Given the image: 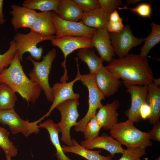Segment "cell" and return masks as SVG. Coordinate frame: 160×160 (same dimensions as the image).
I'll return each instance as SVG.
<instances>
[{
    "label": "cell",
    "instance_id": "cell-1",
    "mask_svg": "<svg viewBox=\"0 0 160 160\" xmlns=\"http://www.w3.org/2000/svg\"><path fill=\"white\" fill-rule=\"evenodd\" d=\"M105 67L123 80L126 87L147 85L153 82V74L147 57L129 54L122 58H113Z\"/></svg>",
    "mask_w": 160,
    "mask_h": 160
},
{
    "label": "cell",
    "instance_id": "cell-2",
    "mask_svg": "<svg viewBox=\"0 0 160 160\" xmlns=\"http://www.w3.org/2000/svg\"><path fill=\"white\" fill-rule=\"evenodd\" d=\"M0 83L8 85L28 104L36 101L42 90L26 76L17 51L9 67L0 74Z\"/></svg>",
    "mask_w": 160,
    "mask_h": 160
},
{
    "label": "cell",
    "instance_id": "cell-3",
    "mask_svg": "<svg viewBox=\"0 0 160 160\" xmlns=\"http://www.w3.org/2000/svg\"><path fill=\"white\" fill-rule=\"evenodd\" d=\"M110 133L111 137L127 148H145L152 145L148 132L137 128L133 122L128 119L117 123L110 130Z\"/></svg>",
    "mask_w": 160,
    "mask_h": 160
},
{
    "label": "cell",
    "instance_id": "cell-4",
    "mask_svg": "<svg viewBox=\"0 0 160 160\" xmlns=\"http://www.w3.org/2000/svg\"><path fill=\"white\" fill-rule=\"evenodd\" d=\"M57 55L56 50L53 48L42 57V60L40 62L34 60L30 55L27 58L33 65L28 74L30 79L40 86L43 91L47 100L52 103L53 102V98L52 87L49 83V77L52 63Z\"/></svg>",
    "mask_w": 160,
    "mask_h": 160
},
{
    "label": "cell",
    "instance_id": "cell-5",
    "mask_svg": "<svg viewBox=\"0 0 160 160\" xmlns=\"http://www.w3.org/2000/svg\"><path fill=\"white\" fill-rule=\"evenodd\" d=\"M55 38L54 35H43L31 31L26 34L16 33L13 40L15 43V48L20 61H23V55L26 52L30 53L31 58L37 61L42 58L43 51V47H38L37 44L43 41H51Z\"/></svg>",
    "mask_w": 160,
    "mask_h": 160
},
{
    "label": "cell",
    "instance_id": "cell-6",
    "mask_svg": "<svg viewBox=\"0 0 160 160\" xmlns=\"http://www.w3.org/2000/svg\"><path fill=\"white\" fill-rule=\"evenodd\" d=\"M79 99L66 100L59 104L55 108L60 111L61 115L60 121L57 124L61 133L60 140L68 146L73 145L70 130L72 127L76 125L77 120L79 116L78 110L79 104Z\"/></svg>",
    "mask_w": 160,
    "mask_h": 160
},
{
    "label": "cell",
    "instance_id": "cell-7",
    "mask_svg": "<svg viewBox=\"0 0 160 160\" xmlns=\"http://www.w3.org/2000/svg\"><path fill=\"white\" fill-rule=\"evenodd\" d=\"M80 81L87 87L89 93L87 111L85 116L77 122L74 128L76 132H83L88 122L96 115L97 109L103 105L101 101L105 99V97L97 87L93 75L90 74L81 75Z\"/></svg>",
    "mask_w": 160,
    "mask_h": 160
},
{
    "label": "cell",
    "instance_id": "cell-8",
    "mask_svg": "<svg viewBox=\"0 0 160 160\" xmlns=\"http://www.w3.org/2000/svg\"><path fill=\"white\" fill-rule=\"evenodd\" d=\"M44 119L42 117L35 121L30 122L28 119L25 121L21 118L14 108L0 110V123L7 125L12 134L21 133L25 137L39 133L38 124Z\"/></svg>",
    "mask_w": 160,
    "mask_h": 160
},
{
    "label": "cell",
    "instance_id": "cell-9",
    "mask_svg": "<svg viewBox=\"0 0 160 160\" xmlns=\"http://www.w3.org/2000/svg\"><path fill=\"white\" fill-rule=\"evenodd\" d=\"M52 16L55 29L56 39L68 36L92 38L97 30L85 25L81 21L75 22L62 19L54 11H52Z\"/></svg>",
    "mask_w": 160,
    "mask_h": 160
},
{
    "label": "cell",
    "instance_id": "cell-10",
    "mask_svg": "<svg viewBox=\"0 0 160 160\" xmlns=\"http://www.w3.org/2000/svg\"><path fill=\"white\" fill-rule=\"evenodd\" d=\"M52 44L59 48L64 55V61L61 66L64 68V73L61 78L62 81H67L68 76L66 61L67 56L74 50L85 48L93 47L91 38L84 36H65L51 40Z\"/></svg>",
    "mask_w": 160,
    "mask_h": 160
},
{
    "label": "cell",
    "instance_id": "cell-11",
    "mask_svg": "<svg viewBox=\"0 0 160 160\" xmlns=\"http://www.w3.org/2000/svg\"><path fill=\"white\" fill-rule=\"evenodd\" d=\"M115 55L119 58L129 54V50L144 41V39L136 37L132 33L130 26H124L119 32H108Z\"/></svg>",
    "mask_w": 160,
    "mask_h": 160
},
{
    "label": "cell",
    "instance_id": "cell-12",
    "mask_svg": "<svg viewBox=\"0 0 160 160\" xmlns=\"http://www.w3.org/2000/svg\"><path fill=\"white\" fill-rule=\"evenodd\" d=\"M76 63L77 73L75 78L69 82H63L56 83L52 87V95L53 101L48 111L42 117L44 118L49 116L52 110L60 103L66 100L71 99H79L80 94L74 92L73 87L75 83L80 81L81 75L80 73L78 64V58H74Z\"/></svg>",
    "mask_w": 160,
    "mask_h": 160
},
{
    "label": "cell",
    "instance_id": "cell-13",
    "mask_svg": "<svg viewBox=\"0 0 160 160\" xmlns=\"http://www.w3.org/2000/svg\"><path fill=\"white\" fill-rule=\"evenodd\" d=\"M93 76L97 87L105 97L114 95L122 84L119 78L103 65L98 69Z\"/></svg>",
    "mask_w": 160,
    "mask_h": 160
},
{
    "label": "cell",
    "instance_id": "cell-14",
    "mask_svg": "<svg viewBox=\"0 0 160 160\" xmlns=\"http://www.w3.org/2000/svg\"><path fill=\"white\" fill-rule=\"evenodd\" d=\"M127 91L130 95L131 104L129 108L125 112L128 119L133 122H137L141 118L140 114L141 106L146 103L147 95V85H131L126 87Z\"/></svg>",
    "mask_w": 160,
    "mask_h": 160
},
{
    "label": "cell",
    "instance_id": "cell-15",
    "mask_svg": "<svg viewBox=\"0 0 160 160\" xmlns=\"http://www.w3.org/2000/svg\"><path fill=\"white\" fill-rule=\"evenodd\" d=\"M80 144L85 148L92 150L95 148L105 150L113 157L116 153H122L124 150L121 145L111 136L103 133L100 136L81 141Z\"/></svg>",
    "mask_w": 160,
    "mask_h": 160
},
{
    "label": "cell",
    "instance_id": "cell-16",
    "mask_svg": "<svg viewBox=\"0 0 160 160\" xmlns=\"http://www.w3.org/2000/svg\"><path fill=\"white\" fill-rule=\"evenodd\" d=\"M91 39L93 46L100 57L104 61L110 63L115 54L107 29H97Z\"/></svg>",
    "mask_w": 160,
    "mask_h": 160
},
{
    "label": "cell",
    "instance_id": "cell-17",
    "mask_svg": "<svg viewBox=\"0 0 160 160\" xmlns=\"http://www.w3.org/2000/svg\"><path fill=\"white\" fill-rule=\"evenodd\" d=\"M10 14L12 16L11 22L14 29H31L37 12L35 10L16 4L11 6Z\"/></svg>",
    "mask_w": 160,
    "mask_h": 160
},
{
    "label": "cell",
    "instance_id": "cell-18",
    "mask_svg": "<svg viewBox=\"0 0 160 160\" xmlns=\"http://www.w3.org/2000/svg\"><path fill=\"white\" fill-rule=\"evenodd\" d=\"M119 105V101L115 100L111 103L103 105L99 108L95 116L102 128L110 130L118 123L119 114L117 110Z\"/></svg>",
    "mask_w": 160,
    "mask_h": 160
},
{
    "label": "cell",
    "instance_id": "cell-19",
    "mask_svg": "<svg viewBox=\"0 0 160 160\" xmlns=\"http://www.w3.org/2000/svg\"><path fill=\"white\" fill-rule=\"evenodd\" d=\"M83 12L73 0H60L56 13L62 19L77 22L81 19Z\"/></svg>",
    "mask_w": 160,
    "mask_h": 160
},
{
    "label": "cell",
    "instance_id": "cell-20",
    "mask_svg": "<svg viewBox=\"0 0 160 160\" xmlns=\"http://www.w3.org/2000/svg\"><path fill=\"white\" fill-rule=\"evenodd\" d=\"M110 15L100 8L84 12L81 21L86 26L99 29H107Z\"/></svg>",
    "mask_w": 160,
    "mask_h": 160
},
{
    "label": "cell",
    "instance_id": "cell-21",
    "mask_svg": "<svg viewBox=\"0 0 160 160\" xmlns=\"http://www.w3.org/2000/svg\"><path fill=\"white\" fill-rule=\"evenodd\" d=\"M146 103L149 105L151 113L148 118L150 123L154 124L160 116V87L152 82L147 85Z\"/></svg>",
    "mask_w": 160,
    "mask_h": 160
},
{
    "label": "cell",
    "instance_id": "cell-22",
    "mask_svg": "<svg viewBox=\"0 0 160 160\" xmlns=\"http://www.w3.org/2000/svg\"><path fill=\"white\" fill-rule=\"evenodd\" d=\"M31 31L44 35L52 36L55 34L52 21V11L37 12Z\"/></svg>",
    "mask_w": 160,
    "mask_h": 160
},
{
    "label": "cell",
    "instance_id": "cell-23",
    "mask_svg": "<svg viewBox=\"0 0 160 160\" xmlns=\"http://www.w3.org/2000/svg\"><path fill=\"white\" fill-rule=\"evenodd\" d=\"M72 141L73 145L68 146L63 145L62 148L64 153L70 152L79 155L87 160H112L111 156H104L100 154L101 151H92L87 149L80 144L74 139Z\"/></svg>",
    "mask_w": 160,
    "mask_h": 160
},
{
    "label": "cell",
    "instance_id": "cell-24",
    "mask_svg": "<svg viewBox=\"0 0 160 160\" xmlns=\"http://www.w3.org/2000/svg\"><path fill=\"white\" fill-rule=\"evenodd\" d=\"M39 128H45L48 131L50 141L56 150L55 155L58 160H72L67 156L64 152L59 138L60 132L57 124L55 123L51 119H48L42 123H40Z\"/></svg>",
    "mask_w": 160,
    "mask_h": 160
},
{
    "label": "cell",
    "instance_id": "cell-25",
    "mask_svg": "<svg viewBox=\"0 0 160 160\" xmlns=\"http://www.w3.org/2000/svg\"><path fill=\"white\" fill-rule=\"evenodd\" d=\"M92 48L80 49L77 55L78 58L88 66L89 70V74L94 75L98 69L103 65V63L104 61L96 54Z\"/></svg>",
    "mask_w": 160,
    "mask_h": 160
},
{
    "label": "cell",
    "instance_id": "cell-26",
    "mask_svg": "<svg viewBox=\"0 0 160 160\" xmlns=\"http://www.w3.org/2000/svg\"><path fill=\"white\" fill-rule=\"evenodd\" d=\"M151 27V33L144 39V43L140 49L139 54L143 57H147L151 49L160 41V25L153 22L150 23Z\"/></svg>",
    "mask_w": 160,
    "mask_h": 160
},
{
    "label": "cell",
    "instance_id": "cell-27",
    "mask_svg": "<svg viewBox=\"0 0 160 160\" xmlns=\"http://www.w3.org/2000/svg\"><path fill=\"white\" fill-rule=\"evenodd\" d=\"M17 100L15 92L8 85L1 83L0 110L13 109Z\"/></svg>",
    "mask_w": 160,
    "mask_h": 160
},
{
    "label": "cell",
    "instance_id": "cell-28",
    "mask_svg": "<svg viewBox=\"0 0 160 160\" xmlns=\"http://www.w3.org/2000/svg\"><path fill=\"white\" fill-rule=\"evenodd\" d=\"M60 0H26L23 2V6L35 10L37 9L41 12L57 11Z\"/></svg>",
    "mask_w": 160,
    "mask_h": 160
},
{
    "label": "cell",
    "instance_id": "cell-29",
    "mask_svg": "<svg viewBox=\"0 0 160 160\" xmlns=\"http://www.w3.org/2000/svg\"><path fill=\"white\" fill-rule=\"evenodd\" d=\"M10 132L5 128L0 127V147L4 151L5 156L11 158L15 156L17 149L9 139Z\"/></svg>",
    "mask_w": 160,
    "mask_h": 160
},
{
    "label": "cell",
    "instance_id": "cell-30",
    "mask_svg": "<svg viewBox=\"0 0 160 160\" xmlns=\"http://www.w3.org/2000/svg\"><path fill=\"white\" fill-rule=\"evenodd\" d=\"M9 44L8 50L3 54H0V74L9 67L17 51L13 40L9 42Z\"/></svg>",
    "mask_w": 160,
    "mask_h": 160
},
{
    "label": "cell",
    "instance_id": "cell-31",
    "mask_svg": "<svg viewBox=\"0 0 160 160\" xmlns=\"http://www.w3.org/2000/svg\"><path fill=\"white\" fill-rule=\"evenodd\" d=\"M101 128L97 121L95 115L88 122L83 131L85 140L98 136Z\"/></svg>",
    "mask_w": 160,
    "mask_h": 160
},
{
    "label": "cell",
    "instance_id": "cell-32",
    "mask_svg": "<svg viewBox=\"0 0 160 160\" xmlns=\"http://www.w3.org/2000/svg\"><path fill=\"white\" fill-rule=\"evenodd\" d=\"M123 19L119 16L118 12L115 10L110 14L109 20L107 28L108 32H119L123 28L124 25Z\"/></svg>",
    "mask_w": 160,
    "mask_h": 160
},
{
    "label": "cell",
    "instance_id": "cell-33",
    "mask_svg": "<svg viewBox=\"0 0 160 160\" xmlns=\"http://www.w3.org/2000/svg\"><path fill=\"white\" fill-rule=\"evenodd\" d=\"M145 148H127L124 149L122 155L119 160H140L145 154Z\"/></svg>",
    "mask_w": 160,
    "mask_h": 160
},
{
    "label": "cell",
    "instance_id": "cell-34",
    "mask_svg": "<svg viewBox=\"0 0 160 160\" xmlns=\"http://www.w3.org/2000/svg\"><path fill=\"white\" fill-rule=\"evenodd\" d=\"M124 7H118L119 10L127 9L130 10L133 13L137 14L140 16L145 17H151V6L150 3H143L134 8H128L123 5Z\"/></svg>",
    "mask_w": 160,
    "mask_h": 160
},
{
    "label": "cell",
    "instance_id": "cell-35",
    "mask_svg": "<svg viewBox=\"0 0 160 160\" xmlns=\"http://www.w3.org/2000/svg\"><path fill=\"white\" fill-rule=\"evenodd\" d=\"M98 1L100 8L110 15L122 4L121 0H98Z\"/></svg>",
    "mask_w": 160,
    "mask_h": 160
},
{
    "label": "cell",
    "instance_id": "cell-36",
    "mask_svg": "<svg viewBox=\"0 0 160 160\" xmlns=\"http://www.w3.org/2000/svg\"><path fill=\"white\" fill-rule=\"evenodd\" d=\"M83 12H88L96 9L100 8L99 3L97 0H73Z\"/></svg>",
    "mask_w": 160,
    "mask_h": 160
},
{
    "label": "cell",
    "instance_id": "cell-37",
    "mask_svg": "<svg viewBox=\"0 0 160 160\" xmlns=\"http://www.w3.org/2000/svg\"><path fill=\"white\" fill-rule=\"evenodd\" d=\"M148 133L150 140L160 142V121L159 120L154 124L152 129Z\"/></svg>",
    "mask_w": 160,
    "mask_h": 160
},
{
    "label": "cell",
    "instance_id": "cell-38",
    "mask_svg": "<svg viewBox=\"0 0 160 160\" xmlns=\"http://www.w3.org/2000/svg\"><path fill=\"white\" fill-rule=\"evenodd\" d=\"M151 113V109L149 105L146 103H143L140 110V114L141 119H148Z\"/></svg>",
    "mask_w": 160,
    "mask_h": 160
},
{
    "label": "cell",
    "instance_id": "cell-39",
    "mask_svg": "<svg viewBox=\"0 0 160 160\" xmlns=\"http://www.w3.org/2000/svg\"><path fill=\"white\" fill-rule=\"evenodd\" d=\"M4 0H0V24L2 25L5 22L4 14L3 10Z\"/></svg>",
    "mask_w": 160,
    "mask_h": 160
},
{
    "label": "cell",
    "instance_id": "cell-40",
    "mask_svg": "<svg viewBox=\"0 0 160 160\" xmlns=\"http://www.w3.org/2000/svg\"><path fill=\"white\" fill-rule=\"evenodd\" d=\"M141 1L140 0H127L126 1L127 4H135Z\"/></svg>",
    "mask_w": 160,
    "mask_h": 160
},
{
    "label": "cell",
    "instance_id": "cell-41",
    "mask_svg": "<svg viewBox=\"0 0 160 160\" xmlns=\"http://www.w3.org/2000/svg\"><path fill=\"white\" fill-rule=\"evenodd\" d=\"M153 82L154 84L158 87H159L160 85V79H153Z\"/></svg>",
    "mask_w": 160,
    "mask_h": 160
},
{
    "label": "cell",
    "instance_id": "cell-42",
    "mask_svg": "<svg viewBox=\"0 0 160 160\" xmlns=\"http://www.w3.org/2000/svg\"><path fill=\"white\" fill-rule=\"evenodd\" d=\"M7 160H11V158L9 157H6Z\"/></svg>",
    "mask_w": 160,
    "mask_h": 160
},
{
    "label": "cell",
    "instance_id": "cell-43",
    "mask_svg": "<svg viewBox=\"0 0 160 160\" xmlns=\"http://www.w3.org/2000/svg\"><path fill=\"white\" fill-rule=\"evenodd\" d=\"M155 160H160V156H159Z\"/></svg>",
    "mask_w": 160,
    "mask_h": 160
},
{
    "label": "cell",
    "instance_id": "cell-44",
    "mask_svg": "<svg viewBox=\"0 0 160 160\" xmlns=\"http://www.w3.org/2000/svg\"><path fill=\"white\" fill-rule=\"evenodd\" d=\"M1 83H0V87H1Z\"/></svg>",
    "mask_w": 160,
    "mask_h": 160
},
{
    "label": "cell",
    "instance_id": "cell-45",
    "mask_svg": "<svg viewBox=\"0 0 160 160\" xmlns=\"http://www.w3.org/2000/svg\"></svg>",
    "mask_w": 160,
    "mask_h": 160
},
{
    "label": "cell",
    "instance_id": "cell-46",
    "mask_svg": "<svg viewBox=\"0 0 160 160\" xmlns=\"http://www.w3.org/2000/svg\"></svg>",
    "mask_w": 160,
    "mask_h": 160
}]
</instances>
